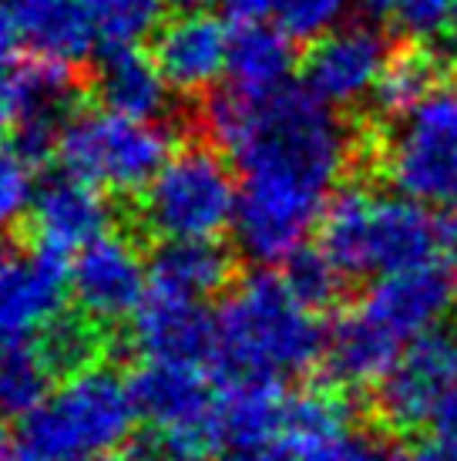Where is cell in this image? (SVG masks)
<instances>
[{
  "mask_svg": "<svg viewBox=\"0 0 457 461\" xmlns=\"http://www.w3.org/2000/svg\"><path fill=\"white\" fill-rule=\"evenodd\" d=\"M222 4L242 24H259V21H266V14H276L280 0H222Z\"/></svg>",
  "mask_w": 457,
  "mask_h": 461,
  "instance_id": "obj_35",
  "label": "cell"
},
{
  "mask_svg": "<svg viewBox=\"0 0 457 461\" xmlns=\"http://www.w3.org/2000/svg\"><path fill=\"white\" fill-rule=\"evenodd\" d=\"M17 131H21V149L31 158L38 152L58 149L64 125L71 122V102H75V77L64 68L31 65L17 68Z\"/></svg>",
  "mask_w": 457,
  "mask_h": 461,
  "instance_id": "obj_21",
  "label": "cell"
},
{
  "mask_svg": "<svg viewBox=\"0 0 457 461\" xmlns=\"http://www.w3.org/2000/svg\"><path fill=\"white\" fill-rule=\"evenodd\" d=\"M447 48H451V54L457 58V11H454V21H451V27H447Z\"/></svg>",
  "mask_w": 457,
  "mask_h": 461,
  "instance_id": "obj_44",
  "label": "cell"
},
{
  "mask_svg": "<svg viewBox=\"0 0 457 461\" xmlns=\"http://www.w3.org/2000/svg\"><path fill=\"white\" fill-rule=\"evenodd\" d=\"M454 11L457 0H397L390 21L414 44H427L434 38H447Z\"/></svg>",
  "mask_w": 457,
  "mask_h": 461,
  "instance_id": "obj_32",
  "label": "cell"
},
{
  "mask_svg": "<svg viewBox=\"0 0 457 461\" xmlns=\"http://www.w3.org/2000/svg\"><path fill=\"white\" fill-rule=\"evenodd\" d=\"M296 65V41L280 24H239L232 31L228 77L232 88L249 95H273L290 88V75Z\"/></svg>",
  "mask_w": 457,
  "mask_h": 461,
  "instance_id": "obj_23",
  "label": "cell"
},
{
  "mask_svg": "<svg viewBox=\"0 0 457 461\" xmlns=\"http://www.w3.org/2000/svg\"><path fill=\"white\" fill-rule=\"evenodd\" d=\"M282 267H286L282 269L286 286H290L292 294L300 296L313 313H323V310H330L340 303L346 276H343L340 269H336V263H333L319 246H313V249L306 246V249H300L292 259H286Z\"/></svg>",
  "mask_w": 457,
  "mask_h": 461,
  "instance_id": "obj_28",
  "label": "cell"
},
{
  "mask_svg": "<svg viewBox=\"0 0 457 461\" xmlns=\"http://www.w3.org/2000/svg\"><path fill=\"white\" fill-rule=\"evenodd\" d=\"M13 44H17V38H13L11 14H7V7H0V68H4V61H7V54H11Z\"/></svg>",
  "mask_w": 457,
  "mask_h": 461,
  "instance_id": "obj_40",
  "label": "cell"
},
{
  "mask_svg": "<svg viewBox=\"0 0 457 461\" xmlns=\"http://www.w3.org/2000/svg\"><path fill=\"white\" fill-rule=\"evenodd\" d=\"M17 68H0V135L7 129H17Z\"/></svg>",
  "mask_w": 457,
  "mask_h": 461,
  "instance_id": "obj_34",
  "label": "cell"
},
{
  "mask_svg": "<svg viewBox=\"0 0 457 461\" xmlns=\"http://www.w3.org/2000/svg\"><path fill=\"white\" fill-rule=\"evenodd\" d=\"M454 303V276L441 263H424V267L400 269V273L373 280L356 307L407 347L424 333L444 327L447 310Z\"/></svg>",
  "mask_w": 457,
  "mask_h": 461,
  "instance_id": "obj_13",
  "label": "cell"
},
{
  "mask_svg": "<svg viewBox=\"0 0 457 461\" xmlns=\"http://www.w3.org/2000/svg\"><path fill=\"white\" fill-rule=\"evenodd\" d=\"M319 249L346 280L390 276L400 269L434 263L441 249V222L427 205L404 195L373 193L367 185H343L319 222Z\"/></svg>",
  "mask_w": 457,
  "mask_h": 461,
  "instance_id": "obj_3",
  "label": "cell"
},
{
  "mask_svg": "<svg viewBox=\"0 0 457 461\" xmlns=\"http://www.w3.org/2000/svg\"><path fill=\"white\" fill-rule=\"evenodd\" d=\"M232 263L219 243H162L148 263L152 294L175 303L202 307L209 296L222 294Z\"/></svg>",
  "mask_w": 457,
  "mask_h": 461,
  "instance_id": "obj_22",
  "label": "cell"
},
{
  "mask_svg": "<svg viewBox=\"0 0 457 461\" xmlns=\"http://www.w3.org/2000/svg\"><path fill=\"white\" fill-rule=\"evenodd\" d=\"M354 431V404L340 387H303L286 394L282 448L300 455Z\"/></svg>",
  "mask_w": 457,
  "mask_h": 461,
  "instance_id": "obj_25",
  "label": "cell"
},
{
  "mask_svg": "<svg viewBox=\"0 0 457 461\" xmlns=\"http://www.w3.org/2000/svg\"><path fill=\"white\" fill-rule=\"evenodd\" d=\"M282 414H286V391L280 381L228 377L219 394L222 448L282 445Z\"/></svg>",
  "mask_w": 457,
  "mask_h": 461,
  "instance_id": "obj_20",
  "label": "cell"
},
{
  "mask_svg": "<svg viewBox=\"0 0 457 461\" xmlns=\"http://www.w3.org/2000/svg\"><path fill=\"white\" fill-rule=\"evenodd\" d=\"M172 152L162 125L104 108L75 112L58 139L64 172L102 193H145Z\"/></svg>",
  "mask_w": 457,
  "mask_h": 461,
  "instance_id": "obj_7",
  "label": "cell"
},
{
  "mask_svg": "<svg viewBox=\"0 0 457 461\" xmlns=\"http://www.w3.org/2000/svg\"><path fill=\"white\" fill-rule=\"evenodd\" d=\"M131 461H182V458H175L172 451H166L158 441H155V445H148V448H141Z\"/></svg>",
  "mask_w": 457,
  "mask_h": 461,
  "instance_id": "obj_42",
  "label": "cell"
},
{
  "mask_svg": "<svg viewBox=\"0 0 457 461\" xmlns=\"http://www.w3.org/2000/svg\"><path fill=\"white\" fill-rule=\"evenodd\" d=\"M38 347L44 350V357L51 360V367L58 374H77L88 371L98 364V354L104 347L102 327L88 317H61L51 330L38 340Z\"/></svg>",
  "mask_w": 457,
  "mask_h": 461,
  "instance_id": "obj_29",
  "label": "cell"
},
{
  "mask_svg": "<svg viewBox=\"0 0 457 461\" xmlns=\"http://www.w3.org/2000/svg\"><path fill=\"white\" fill-rule=\"evenodd\" d=\"M94 95L104 112L155 122L168 108L172 85L166 81L152 54L139 51V48H112L98 61Z\"/></svg>",
  "mask_w": 457,
  "mask_h": 461,
  "instance_id": "obj_19",
  "label": "cell"
},
{
  "mask_svg": "<svg viewBox=\"0 0 457 461\" xmlns=\"http://www.w3.org/2000/svg\"><path fill=\"white\" fill-rule=\"evenodd\" d=\"M7 14L31 61L71 71L94 51L98 31L85 0H7Z\"/></svg>",
  "mask_w": 457,
  "mask_h": 461,
  "instance_id": "obj_16",
  "label": "cell"
},
{
  "mask_svg": "<svg viewBox=\"0 0 457 461\" xmlns=\"http://www.w3.org/2000/svg\"><path fill=\"white\" fill-rule=\"evenodd\" d=\"M71 294L81 317L94 321L98 327L139 317L152 294L148 263L141 259L139 246L131 240L108 232L85 253H77L71 267Z\"/></svg>",
  "mask_w": 457,
  "mask_h": 461,
  "instance_id": "obj_12",
  "label": "cell"
},
{
  "mask_svg": "<svg viewBox=\"0 0 457 461\" xmlns=\"http://www.w3.org/2000/svg\"><path fill=\"white\" fill-rule=\"evenodd\" d=\"M205 129L239 162L236 240L259 267L306 249L343 176L363 155V135L306 88L249 95L228 85L205 104Z\"/></svg>",
  "mask_w": 457,
  "mask_h": 461,
  "instance_id": "obj_1",
  "label": "cell"
},
{
  "mask_svg": "<svg viewBox=\"0 0 457 461\" xmlns=\"http://www.w3.org/2000/svg\"><path fill=\"white\" fill-rule=\"evenodd\" d=\"M390 38L377 24H340L309 44L303 88L333 112L370 104L390 65Z\"/></svg>",
  "mask_w": 457,
  "mask_h": 461,
  "instance_id": "obj_10",
  "label": "cell"
},
{
  "mask_svg": "<svg viewBox=\"0 0 457 461\" xmlns=\"http://www.w3.org/2000/svg\"><path fill=\"white\" fill-rule=\"evenodd\" d=\"M354 4L360 0H280L276 21L292 41H317L336 31Z\"/></svg>",
  "mask_w": 457,
  "mask_h": 461,
  "instance_id": "obj_31",
  "label": "cell"
},
{
  "mask_svg": "<svg viewBox=\"0 0 457 461\" xmlns=\"http://www.w3.org/2000/svg\"><path fill=\"white\" fill-rule=\"evenodd\" d=\"M327 327L292 294L282 273H249L216 313V364L226 377L282 381L323 360Z\"/></svg>",
  "mask_w": 457,
  "mask_h": 461,
  "instance_id": "obj_2",
  "label": "cell"
},
{
  "mask_svg": "<svg viewBox=\"0 0 457 461\" xmlns=\"http://www.w3.org/2000/svg\"><path fill=\"white\" fill-rule=\"evenodd\" d=\"M292 461H404V455L381 435H367V431H350L317 445V448H306L300 455H292Z\"/></svg>",
  "mask_w": 457,
  "mask_h": 461,
  "instance_id": "obj_33",
  "label": "cell"
},
{
  "mask_svg": "<svg viewBox=\"0 0 457 461\" xmlns=\"http://www.w3.org/2000/svg\"><path fill=\"white\" fill-rule=\"evenodd\" d=\"M38 189L34 158L21 145H0V240L31 219Z\"/></svg>",
  "mask_w": 457,
  "mask_h": 461,
  "instance_id": "obj_30",
  "label": "cell"
},
{
  "mask_svg": "<svg viewBox=\"0 0 457 461\" xmlns=\"http://www.w3.org/2000/svg\"><path fill=\"white\" fill-rule=\"evenodd\" d=\"M222 461H292V455L282 445H263V448H232L222 455Z\"/></svg>",
  "mask_w": 457,
  "mask_h": 461,
  "instance_id": "obj_38",
  "label": "cell"
},
{
  "mask_svg": "<svg viewBox=\"0 0 457 461\" xmlns=\"http://www.w3.org/2000/svg\"><path fill=\"white\" fill-rule=\"evenodd\" d=\"M444 81V65L427 44H407L394 51L383 71L381 85L370 98V115L383 125H394L397 118L410 115L420 102H427Z\"/></svg>",
  "mask_w": 457,
  "mask_h": 461,
  "instance_id": "obj_24",
  "label": "cell"
},
{
  "mask_svg": "<svg viewBox=\"0 0 457 461\" xmlns=\"http://www.w3.org/2000/svg\"><path fill=\"white\" fill-rule=\"evenodd\" d=\"M67 273L40 246H0V347L38 344L64 313Z\"/></svg>",
  "mask_w": 457,
  "mask_h": 461,
  "instance_id": "obj_11",
  "label": "cell"
},
{
  "mask_svg": "<svg viewBox=\"0 0 457 461\" xmlns=\"http://www.w3.org/2000/svg\"><path fill=\"white\" fill-rule=\"evenodd\" d=\"M404 461H457V451L444 441H437V438H424L407 451Z\"/></svg>",
  "mask_w": 457,
  "mask_h": 461,
  "instance_id": "obj_37",
  "label": "cell"
},
{
  "mask_svg": "<svg viewBox=\"0 0 457 461\" xmlns=\"http://www.w3.org/2000/svg\"><path fill=\"white\" fill-rule=\"evenodd\" d=\"M404 344L394 340L381 323H373L360 307H343L336 321L327 327L323 371L340 391H367L381 387L394 371Z\"/></svg>",
  "mask_w": 457,
  "mask_h": 461,
  "instance_id": "obj_17",
  "label": "cell"
},
{
  "mask_svg": "<svg viewBox=\"0 0 457 461\" xmlns=\"http://www.w3.org/2000/svg\"><path fill=\"white\" fill-rule=\"evenodd\" d=\"M141 418L155 428V441L182 461H199L222 448L219 394L205 367L145 364L131 381Z\"/></svg>",
  "mask_w": 457,
  "mask_h": 461,
  "instance_id": "obj_8",
  "label": "cell"
},
{
  "mask_svg": "<svg viewBox=\"0 0 457 461\" xmlns=\"http://www.w3.org/2000/svg\"><path fill=\"white\" fill-rule=\"evenodd\" d=\"M172 4H182L185 11H202V4H205V0H172Z\"/></svg>",
  "mask_w": 457,
  "mask_h": 461,
  "instance_id": "obj_45",
  "label": "cell"
},
{
  "mask_svg": "<svg viewBox=\"0 0 457 461\" xmlns=\"http://www.w3.org/2000/svg\"><path fill=\"white\" fill-rule=\"evenodd\" d=\"M441 249H447L457 259V203L441 219Z\"/></svg>",
  "mask_w": 457,
  "mask_h": 461,
  "instance_id": "obj_39",
  "label": "cell"
},
{
  "mask_svg": "<svg viewBox=\"0 0 457 461\" xmlns=\"http://www.w3.org/2000/svg\"><path fill=\"white\" fill-rule=\"evenodd\" d=\"M434 438L457 451V391L437 411V418H434Z\"/></svg>",
  "mask_w": 457,
  "mask_h": 461,
  "instance_id": "obj_36",
  "label": "cell"
},
{
  "mask_svg": "<svg viewBox=\"0 0 457 461\" xmlns=\"http://www.w3.org/2000/svg\"><path fill=\"white\" fill-rule=\"evenodd\" d=\"M232 31L205 11H185L155 34L152 58L158 61L172 91L199 95L228 75Z\"/></svg>",
  "mask_w": 457,
  "mask_h": 461,
  "instance_id": "obj_15",
  "label": "cell"
},
{
  "mask_svg": "<svg viewBox=\"0 0 457 461\" xmlns=\"http://www.w3.org/2000/svg\"><path fill=\"white\" fill-rule=\"evenodd\" d=\"M141 411L135 384L94 364L64 377L51 397L24 418L17 445L27 461H94L125 445Z\"/></svg>",
  "mask_w": 457,
  "mask_h": 461,
  "instance_id": "obj_4",
  "label": "cell"
},
{
  "mask_svg": "<svg viewBox=\"0 0 457 461\" xmlns=\"http://www.w3.org/2000/svg\"><path fill=\"white\" fill-rule=\"evenodd\" d=\"M0 461H27V455L21 451V445H17L13 438L4 435V431H0Z\"/></svg>",
  "mask_w": 457,
  "mask_h": 461,
  "instance_id": "obj_41",
  "label": "cell"
},
{
  "mask_svg": "<svg viewBox=\"0 0 457 461\" xmlns=\"http://www.w3.org/2000/svg\"><path fill=\"white\" fill-rule=\"evenodd\" d=\"M135 347L145 364H189L209 367L216 360V317L195 303L148 296L135 317Z\"/></svg>",
  "mask_w": 457,
  "mask_h": 461,
  "instance_id": "obj_18",
  "label": "cell"
},
{
  "mask_svg": "<svg viewBox=\"0 0 457 461\" xmlns=\"http://www.w3.org/2000/svg\"><path fill=\"white\" fill-rule=\"evenodd\" d=\"M373 155L397 195L420 205L457 203V81L447 77L427 102L381 131Z\"/></svg>",
  "mask_w": 457,
  "mask_h": 461,
  "instance_id": "obj_6",
  "label": "cell"
},
{
  "mask_svg": "<svg viewBox=\"0 0 457 461\" xmlns=\"http://www.w3.org/2000/svg\"><path fill=\"white\" fill-rule=\"evenodd\" d=\"M397 0H360V7L370 14V17H390Z\"/></svg>",
  "mask_w": 457,
  "mask_h": 461,
  "instance_id": "obj_43",
  "label": "cell"
},
{
  "mask_svg": "<svg viewBox=\"0 0 457 461\" xmlns=\"http://www.w3.org/2000/svg\"><path fill=\"white\" fill-rule=\"evenodd\" d=\"M172 0H85L98 38L112 48H135L141 38L162 31V17Z\"/></svg>",
  "mask_w": 457,
  "mask_h": 461,
  "instance_id": "obj_27",
  "label": "cell"
},
{
  "mask_svg": "<svg viewBox=\"0 0 457 461\" xmlns=\"http://www.w3.org/2000/svg\"><path fill=\"white\" fill-rule=\"evenodd\" d=\"M139 212L145 230L162 243H216L236 226L239 179L219 149L192 141L172 152L141 193Z\"/></svg>",
  "mask_w": 457,
  "mask_h": 461,
  "instance_id": "obj_5",
  "label": "cell"
},
{
  "mask_svg": "<svg viewBox=\"0 0 457 461\" xmlns=\"http://www.w3.org/2000/svg\"><path fill=\"white\" fill-rule=\"evenodd\" d=\"M457 391V327L417 337L404 347L394 371L377 387V414L390 431H417L437 418L447 397Z\"/></svg>",
  "mask_w": 457,
  "mask_h": 461,
  "instance_id": "obj_9",
  "label": "cell"
},
{
  "mask_svg": "<svg viewBox=\"0 0 457 461\" xmlns=\"http://www.w3.org/2000/svg\"><path fill=\"white\" fill-rule=\"evenodd\" d=\"M31 226H34V243L51 253H85L91 243L108 236L112 226V205L102 189L75 176H54L38 189L34 209H31Z\"/></svg>",
  "mask_w": 457,
  "mask_h": 461,
  "instance_id": "obj_14",
  "label": "cell"
},
{
  "mask_svg": "<svg viewBox=\"0 0 457 461\" xmlns=\"http://www.w3.org/2000/svg\"><path fill=\"white\" fill-rule=\"evenodd\" d=\"M58 371L38 344L0 350V411L13 418H31L51 397Z\"/></svg>",
  "mask_w": 457,
  "mask_h": 461,
  "instance_id": "obj_26",
  "label": "cell"
}]
</instances>
